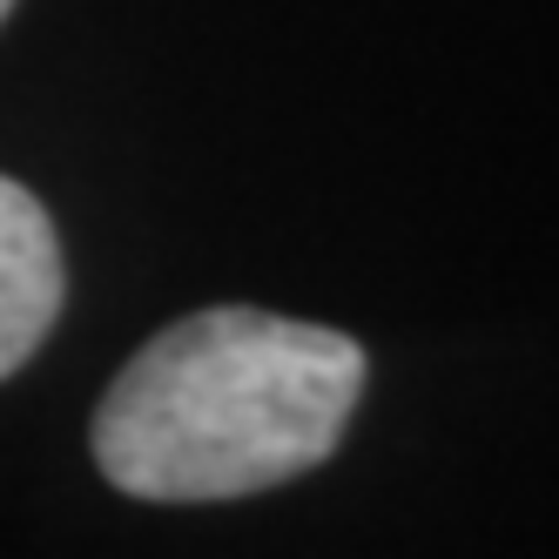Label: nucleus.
I'll list each match as a JSON object with an SVG mask.
<instances>
[{
  "label": "nucleus",
  "mask_w": 559,
  "mask_h": 559,
  "mask_svg": "<svg viewBox=\"0 0 559 559\" xmlns=\"http://www.w3.org/2000/svg\"><path fill=\"white\" fill-rule=\"evenodd\" d=\"M365 397V344L250 304L155 331L95 405V465L148 506L250 499L317 472Z\"/></svg>",
  "instance_id": "1"
},
{
  "label": "nucleus",
  "mask_w": 559,
  "mask_h": 559,
  "mask_svg": "<svg viewBox=\"0 0 559 559\" xmlns=\"http://www.w3.org/2000/svg\"><path fill=\"white\" fill-rule=\"evenodd\" d=\"M68 304V263L41 195L0 176V378H14L48 344Z\"/></svg>",
  "instance_id": "2"
},
{
  "label": "nucleus",
  "mask_w": 559,
  "mask_h": 559,
  "mask_svg": "<svg viewBox=\"0 0 559 559\" xmlns=\"http://www.w3.org/2000/svg\"><path fill=\"white\" fill-rule=\"evenodd\" d=\"M8 14H14V0H0V21H8Z\"/></svg>",
  "instance_id": "3"
}]
</instances>
